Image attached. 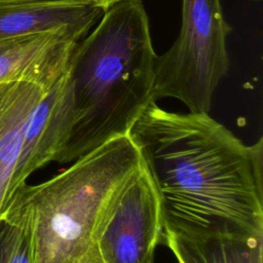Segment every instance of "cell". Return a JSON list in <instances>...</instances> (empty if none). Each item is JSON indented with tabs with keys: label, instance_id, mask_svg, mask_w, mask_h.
<instances>
[{
	"label": "cell",
	"instance_id": "8",
	"mask_svg": "<svg viewBox=\"0 0 263 263\" xmlns=\"http://www.w3.org/2000/svg\"><path fill=\"white\" fill-rule=\"evenodd\" d=\"M69 129V115L60 100L59 79L46 90L29 119L10 183V198L35 171L54 160L64 146Z\"/></svg>",
	"mask_w": 263,
	"mask_h": 263
},
{
	"label": "cell",
	"instance_id": "4",
	"mask_svg": "<svg viewBox=\"0 0 263 263\" xmlns=\"http://www.w3.org/2000/svg\"><path fill=\"white\" fill-rule=\"evenodd\" d=\"M230 30L221 0H183L179 36L156 58L154 101L173 98L190 112L209 113L229 68L226 37Z\"/></svg>",
	"mask_w": 263,
	"mask_h": 263
},
{
	"label": "cell",
	"instance_id": "9",
	"mask_svg": "<svg viewBox=\"0 0 263 263\" xmlns=\"http://www.w3.org/2000/svg\"><path fill=\"white\" fill-rule=\"evenodd\" d=\"M49 87L27 80L0 82V218L10 199V183L27 124Z\"/></svg>",
	"mask_w": 263,
	"mask_h": 263
},
{
	"label": "cell",
	"instance_id": "11",
	"mask_svg": "<svg viewBox=\"0 0 263 263\" xmlns=\"http://www.w3.org/2000/svg\"><path fill=\"white\" fill-rule=\"evenodd\" d=\"M2 216L9 221L3 263H34L32 230L26 210L10 198Z\"/></svg>",
	"mask_w": 263,
	"mask_h": 263
},
{
	"label": "cell",
	"instance_id": "5",
	"mask_svg": "<svg viewBox=\"0 0 263 263\" xmlns=\"http://www.w3.org/2000/svg\"><path fill=\"white\" fill-rule=\"evenodd\" d=\"M163 224L154 183L142 165L105 211L97 243L103 263H154Z\"/></svg>",
	"mask_w": 263,
	"mask_h": 263
},
{
	"label": "cell",
	"instance_id": "7",
	"mask_svg": "<svg viewBox=\"0 0 263 263\" xmlns=\"http://www.w3.org/2000/svg\"><path fill=\"white\" fill-rule=\"evenodd\" d=\"M79 41L66 33L47 32L0 42V82L27 80L53 85L64 75Z\"/></svg>",
	"mask_w": 263,
	"mask_h": 263
},
{
	"label": "cell",
	"instance_id": "1",
	"mask_svg": "<svg viewBox=\"0 0 263 263\" xmlns=\"http://www.w3.org/2000/svg\"><path fill=\"white\" fill-rule=\"evenodd\" d=\"M127 135L156 188L163 233L263 237V138L248 145L209 113L156 101Z\"/></svg>",
	"mask_w": 263,
	"mask_h": 263
},
{
	"label": "cell",
	"instance_id": "13",
	"mask_svg": "<svg viewBox=\"0 0 263 263\" xmlns=\"http://www.w3.org/2000/svg\"><path fill=\"white\" fill-rule=\"evenodd\" d=\"M86 2H89L100 8H102L104 11L106 9H108L110 6L116 4V3H119L121 1H125V0H84Z\"/></svg>",
	"mask_w": 263,
	"mask_h": 263
},
{
	"label": "cell",
	"instance_id": "10",
	"mask_svg": "<svg viewBox=\"0 0 263 263\" xmlns=\"http://www.w3.org/2000/svg\"><path fill=\"white\" fill-rule=\"evenodd\" d=\"M161 243L178 263H263V237L188 238L163 233Z\"/></svg>",
	"mask_w": 263,
	"mask_h": 263
},
{
	"label": "cell",
	"instance_id": "12",
	"mask_svg": "<svg viewBox=\"0 0 263 263\" xmlns=\"http://www.w3.org/2000/svg\"><path fill=\"white\" fill-rule=\"evenodd\" d=\"M9 228V221L5 216L0 218V263H3L6 236Z\"/></svg>",
	"mask_w": 263,
	"mask_h": 263
},
{
	"label": "cell",
	"instance_id": "6",
	"mask_svg": "<svg viewBox=\"0 0 263 263\" xmlns=\"http://www.w3.org/2000/svg\"><path fill=\"white\" fill-rule=\"evenodd\" d=\"M103 13L84 0L0 1V42L47 32L81 40Z\"/></svg>",
	"mask_w": 263,
	"mask_h": 263
},
{
	"label": "cell",
	"instance_id": "2",
	"mask_svg": "<svg viewBox=\"0 0 263 263\" xmlns=\"http://www.w3.org/2000/svg\"><path fill=\"white\" fill-rule=\"evenodd\" d=\"M156 58L142 0L121 1L104 11L75 46L60 79L70 129L53 161L73 162L128 133L154 101Z\"/></svg>",
	"mask_w": 263,
	"mask_h": 263
},
{
	"label": "cell",
	"instance_id": "14",
	"mask_svg": "<svg viewBox=\"0 0 263 263\" xmlns=\"http://www.w3.org/2000/svg\"><path fill=\"white\" fill-rule=\"evenodd\" d=\"M0 1H10V0H0Z\"/></svg>",
	"mask_w": 263,
	"mask_h": 263
},
{
	"label": "cell",
	"instance_id": "3",
	"mask_svg": "<svg viewBox=\"0 0 263 263\" xmlns=\"http://www.w3.org/2000/svg\"><path fill=\"white\" fill-rule=\"evenodd\" d=\"M141 165L140 153L126 134L46 181L17 188L11 198L28 214L34 263H103L97 243L99 223Z\"/></svg>",
	"mask_w": 263,
	"mask_h": 263
}]
</instances>
